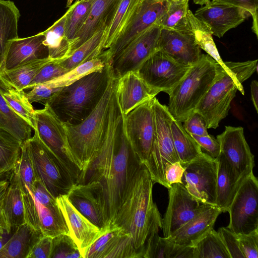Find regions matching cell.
<instances>
[{
    "label": "cell",
    "mask_w": 258,
    "mask_h": 258,
    "mask_svg": "<svg viewBox=\"0 0 258 258\" xmlns=\"http://www.w3.org/2000/svg\"><path fill=\"white\" fill-rule=\"evenodd\" d=\"M2 207L11 231L25 223L21 181L15 166L11 172L9 184L2 200Z\"/></svg>",
    "instance_id": "cell-29"
},
{
    "label": "cell",
    "mask_w": 258,
    "mask_h": 258,
    "mask_svg": "<svg viewBox=\"0 0 258 258\" xmlns=\"http://www.w3.org/2000/svg\"><path fill=\"white\" fill-rule=\"evenodd\" d=\"M153 184L149 171L143 164L132 178L109 226L119 227L129 233L142 257L150 234L162 227V219L153 200Z\"/></svg>",
    "instance_id": "cell-2"
},
{
    "label": "cell",
    "mask_w": 258,
    "mask_h": 258,
    "mask_svg": "<svg viewBox=\"0 0 258 258\" xmlns=\"http://www.w3.org/2000/svg\"><path fill=\"white\" fill-rule=\"evenodd\" d=\"M4 86L0 80V131L8 133L23 144L31 138L33 129L5 100L3 95Z\"/></svg>",
    "instance_id": "cell-34"
},
{
    "label": "cell",
    "mask_w": 258,
    "mask_h": 258,
    "mask_svg": "<svg viewBox=\"0 0 258 258\" xmlns=\"http://www.w3.org/2000/svg\"><path fill=\"white\" fill-rule=\"evenodd\" d=\"M15 167L18 171L21 185L30 190L36 177L26 142L22 145L21 154Z\"/></svg>",
    "instance_id": "cell-46"
},
{
    "label": "cell",
    "mask_w": 258,
    "mask_h": 258,
    "mask_svg": "<svg viewBox=\"0 0 258 258\" xmlns=\"http://www.w3.org/2000/svg\"><path fill=\"white\" fill-rule=\"evenodd\" d=\"M52 237L42 236L33 246L27 258H50Z\"/></svg>",
    "instance_id": "cell-52"
},
{
    "label": "cell",
    "mask_w": 258,
    "mask_h": 258,
    "mask_svg": "<svg viewBox=\"0 0 258 258\" xmlns=\"http://www.w3.org/2000/svg\"><path fill=\"white\" fill-rule=\"evenodd\" d=\"M221 213V210L216 206H210L166 238L176 244L193 247L213 228L217 218Z\"/></svg>",
    "instance_id": "cell-26"
},
{
    "label": "cell",
    "mask_w": 258,
    "mask_h": 258,
    "mask_svg": "<svg viewBox=\"0 0 258 258\" xmlns=\"http://www.w3.org/2000/svg\"><path fill=\"white\" fill-rule=\"evenodd\" d=\"M122 117L114 91L103 142L96 156L81 172L76 183L92 181L99 183L108 227L116 215L132 178L143 164L124 133Z\"/></svg>",
    "instance_id": "cell-1"
},
{
    "label": "cell",
    "mask_w": 258,
    "mask_h": 258,
    "mask_svg": "<svg viewBox=\"0 0 258 258\" xmlns=\"http://www.w3.org/2000/svg\"><path fill=\"white\" fill-rule=\"evenodd\" d=\"M68 71L59 64L58 60H53L41 69L26 89H32L40 84L58 77Z\"/></svg>",
    "instance_id": "cell-47"
},
{
    "label": "cell",
    "mask_w": 258,
    "mask_h": 258,
    "mask_svg": "<svg viewBox=\"0 0 258 258\" xmlns=\"http://www.w3.org/2000/svg\"><path fill=\"white\" fill-rule=\"evenodd\" d=\"M43 236L27 223L21 225L0 250V258H27L33 246Z\"/></svg>",
    "instance_id": "cell-30"
},
{
    "label": "cell",
    "mask_w": 258,
    "mask_h": 258,
    "mask_svg": "<svg viewBox=\"0 0 258 258\" xmlns=\"http://www.w3.org/2000/svg\"><path fill=\"white\" fill-rule=\"evenodd\" d=\"M159 47L172 59L185 65L194 64L202 54L191 31L161 29Z\"/></svg>",
    "instance_id": "cell-23"
},
{
    "label": "cell",
    "mask_w": 258,
    "mask_h": 258,
    "mask_svg": "<svg viewBox=\"0 0 258 258\" xmlns=\"http://www.w3.org/2000/svg\"><path fill=\"white\" fill-rule=\"evenodd\" d=\"M218 163L206 153L183 166L182 184L200 203L216 206V180Z\"/></svg>",
    "instance_id": "cell-11"
},
{
    "label": "cell",
    "mask_w": 258,
    "mask_h": 258,
    "mask_svg": "<svg viewBox=\"0 0 258 258\" xmlns=\"http://www.w3.org/2000/svg\"><path fill=\"white\" fill-rule=\"evenodd\" d=\"M144 0H120L108 25L104 50L113 45L124 31Z\"/></svg>",
    "instance_id": "cell-31"
},
{
    "label": "cell",
    "mask_w": 258,
    "mask_h": 258,
    "mask_svg": "<svg viewBox=\"0 0 258 258\" xmlns=\"http://www.w3.org/2000/svg\"><path fill=\"white\" fill-rule=\"evenodd\" d=\"M251 100L256 111H258V82L253 80L250 84Z\"/></svg>",
    "instance_id": "cell-55"
},
{
    "label": "cell",
    "mask_w": 258,
    "mask_h": 258,
    "mask_svg": "<svg viewBox=\"0 0 258 258\" xmlns=\"http://www.w3.org/2000/svg\"><path fill=\"white\" fill-rule=\"evenodd\" d=\"M183 122L184 128L190 135L205 136L209 135L204 119L197 112L195 111Z\"/></svg>",
    "instance_id": "cell-51"
},
{
    "label": "cell",
    "mask_w": 258,
    "mask_h": 258,
    "mask_svg": "<svg viewBox=\"0 0 258 258\" xmlns=\"http://www.w3.org/2000/svg\"><path fill=\"white\" fill-rule=\"evenodd\" d=\"M184 167L179 161L168 165L165 170V180L169 189L173 183H182Z\"/></svg>",
    "instance_id": "cell-54"
},
{
    "label": "cell",
    "mask_w": 258,
    "mask_h": 258,
    "mask_svg": "<svg viewBox=\"0 0 258 258\" xmlns=\"http://www.w3.org/2000/svg\"><path fill=\"white\" fill-rule=\"evenodd\" d=\"M188 2L170 0L166 12L158 23L161 29L191 31L187 19Z\"/></svg>",
    "instance_id": "cell-40"
},
{
    "label": "cell",
    "mask_w": 258,
    "mask_h": 258,
    "mask_svg": "<svg viewBox=\"0 0 258 258\" xmlns=\"http://www.w3.org/2000/svg\"><path fill=\"white\" fill-rule=\"evenodd\" d=\"M152 107L155 122V137L152 148L144 164L154 182L168 188L165 180L166 167L179 161L174 147L170 124L173 119L167 106L161 104L154 97Z\"/></svg>",
    "instance_id": "cell-7"
},
{
    "label": "cell",
    "mask_w": 258,
    "mask_h": 258,
    "mask_svg": "<svg viewBox=\"0 0 258 258\" xmlns=\"http://www.w3.org/2000/svg\"><path fill=\"white\" fill-rule=\"evenodd\" d=\"M3 237H0V250L2 248L4 244H5Z\"/></svg>",
    "instance_id": "cell-58"
},
{
    "label": "cell",
    "mask_w": 258,
    "mask_h": 258,
    "mask_svg": "<svg viewBox=\"0 0 258 258\" xmlns=\"http://www.w3.org/2000/svg\"><path fill=\"white\" fill-rule=\"evenodd\" d=\"M106 63H107L100 53L98 57L82 63L65 74L41 84L51 89L61 88L71 84L90 73L102 70Z\"/></svg>",
    "instance_id": "cell-39"
},
{
    "label": "cell",
    "mask_w": 258,
    "mask_h": 258,
    "mask_svg": "<svg viewBox=\"0 0 258 258\" xmlns=\"http://www.w3.org/2000/svg\"><path fill=\"white\" fill-rule=\"evenodd\" d=\"M170 0H144L131 23L115 43L102 52L110 64L114 56L145 30L158 22L166 12Z\"/></svg>",
    "instance_id": "cell-16"
},
{
    "label": "cell",
    "mask_w": 258,
    "mask_h": 258,
    "mask_svg": "<svg viewBox=\"0 0 258 258\" xmlns=\"http://www.w3.org/2000/svg\"><path fill=\"white\" fill-rule=\"evenodd\" d=\"M174 1H189V0H174Z\"/></svg>",
    "instance_id": "cell-61"
},
{
    "label": "cell",
    "mask_w": 258,
    "mask_h": 258,
    "mask_svg": "<svg viewBox=\"0 0 258 258\" xmlns=\"http://www.w3.org/2000/svg\"><path fill=\"white\" fill-rule=\"evenodd\" d=\"M94 1L77 0L66 12L65 35L70 41L71 46L86 21Z\"/></svg>",
    "instance_id": "cell-42"
},
{
    "label": "cell",
    "mask_w": 258,
    "mask_h": 258,
    "mask_svg": "<svg viewBox=\"0 0 258 258\" xmlns=\"http://www.w3.org/2000/svg\"><path fill=\"white\" fill-rule=\"evenodd\" d=\"M161 30L158 24L151 26L113 57L110 65L115 78L128 72L136 71L151 55L159 49Z\"/></svg>",
    "instance_id": "cell-15"
},
{
    "label": "cell",
    "mask_w": 258,
    "mask_h": 258,
    "mask_svg": "<svg viewBox=\"0 0 258 258\" xmlns=\"http://www.w3.org/2000/svg\"><path fill=\"white\" fill-rule=\"evenodd\" d=\"M3 95L11 109L25 120L34 130L35 110L28 100L26 93L24 90H19L5 84Z\"/></svg>",
    "instance_id": "cell-43"
},
{
    "label": "cell",
    "mask_w": 258,
    "mask_h": 258,
    "mask_svg": "<svg viewBox=\"0 0 258 258\" xmlns=\"http://www.w3.org/2000/svg\"><path fill=\"white\" fill-rule=\"evenodd\" d=\"M216 159L218 166L216 206L224 213L227 212L242 181L221 153Z\"/></svg>",
    "instance_id": "cell-28"
},
{
    "label": "cell",
    "mask_w": 258,
    "mask_h": 258,
    "mask_svg": "<svg viewBox=\"0 0 258 258\" xmlns=\"http://www.w3.org/2000/svg\"><path fill=\"white\" fill-rule=\"evenodd\" d=\"M108 24L102 25L91 38L76 49L69 57L58 60L59 64L70 71L98 57L104 50L103 45Z\"/></svg>",
    "instance_id": "cell-32"
},
{
    "label": "cell",
    "mask_w": 258,
    "mask_h": 258,
    "mask_svg": "<svg viewBox=\"0 0 258 258\" xmlns=\"http://www.w3.org/2000/svg\"><path fill=\"white\" fill-rule=\"evenodd\" d=\"M34 131L45 146L57 157L75 181L82 172L70 149L64 123L49 106L44 105L41 109L35 110Z\"/></svg>",
    "instance_id": "cell-9"
},
{
    "label": "cell",
    "mask_w": 258,
    "mask_h": 258,
    "mask_svg": "<svg viewBox=\"0 0 258 258\" xmlns=\"http://www.w3.org/2000/svg\"><path fill=\"white\" fill-rule=\"evenodd\" d=\"M56 201L63 216L70 235L82 255L84 250L106 230L98 228L78 211L69 201L67 195L58 196Z\"/></svg>",
    "instance_id": "cell-22"
},
{
    "label": "cell",
    "mask_w": 258,
    "mask_h": 258,
    "mask_svg": "<svg viewBox=\"0 0 258 258\" xmlns=\"http://www.w3.org/2000/svg\"><path fill=\"white\" fill-rule=\"evenodd\" d=\"M117 80L111 79L98 104L82 122L76 125L63 123L71 153L81 172L96 156L104 140Z\"/></svg>",
    "instance_id": "cell-5"
},
{
    "label": "cell",
    "mask_w": 258,
    "mask_h": 258,
    "mask_svg": "<svg viewBox=\"0 0 258 258\" xmlns=\"http://www.w3.org/2000/svg\"><path fill=\"white\" fill-rule=\"evenodd\" d=\"M83 258H140L131 235L121 228L110 226L87 248Z\"/></svg>",
    "instance_id": "cell-19"
},
{
    "label": "cell",
    "mask_w": 258,
    "mask_h": 258,
    "mask_svg": "<svg viewBox=\"0 0 258 258\" xmlns=\"http://www.w3.org/2000/svg\"><path fill=\"white\" fill-rule=\"evenodd\" d=\"M74 1V0H68L67 3V7H70L72 5V3H73Z\"/></svg>",
    "instance_id": "cell-60"
},
{
    "label": "cell",
    "mask_w": 258,
    "mask_h": 258,
    "mask_svg": "<svg viewBox=\"0 0 258 258\" xmlns=\"http://www.w3.org/2000/svg\"><path fill=\"white\" fill-rule=\"evenodd\" d=\"M220 64L202 53L185 75L168 94V109L176 120L184 121L192 114L216 79Z\"/></svg>",
    "instance_id": "cell-6"
},
{
    "label": "cell",
    "mask_w": 258,
    "mask_h": 258,
    "mask_svg": "<svg viewBox=\"0 0 258 258\" xmlns=\"http://www.w3.org/2000/svg\"><path fill=\"white\" fill-rule=\"evenodd\" d=\"M237 236L239 247L245 258H258V230Z\"/></svg>",
    "instance_id": "cell-49"
},
{
    "label": "cell",
    "mask_w": 258,
    "mask_h": 258,
    "mask_svg": "<svg viewBox=\"0 0 258 258\" xmlns=\"http://www.w3.org/2000/svg\"><path fill=\"white\" fill-rule=\"evenodd\" d=\"M49 57L24 63L11 70L0 72V80L7 86L24 90L46 64L53 60Z\"/></svg>",
    "instance_id": "cell-35"
},
{
    "label": "cell",
    "mask_w": 258,
    "mask_h": 258,
    "mask_svg": "<svg viewBox=\"0 0 258 258\" xmlns=\"http://www.w3.org/2000/svg\"><path fill=\"white\" fill-rule=\"evenodd\" d=\"M113 78L111 66L106 63L102 70L61 88L45 104L63 123L78 124L94 110Z\"/></svg>",
    "instance_id": "cell-3"
},
{
    "label": "cell",
    "mask_w": 258,
    "mask_h": 258,
    "mask_svg": "<svg viewBox=\"0 0 258 258\" xmlns=\"http://www.w3.org/2000/svg\"><path fill=\"white\" fill-rule=\"evenodd\" d=\"M170 127L175 150L179 162L184 166L201 155L203 151L193 137L185 130L181 122L173 119Z\"/></svg>",
    "instance_id": "cell-36"
},
{
    "label": "cell",
    "mask_w": 258,
    "mask_h": 258,
    "mask_svg": "<svg viewBox=\"0 0 258 258\" xmlns=\"http://www.w3.org/2000/svg\"><path fill=\"white\" fill-rule=\"evenodd\" d=\"M2 200L0 202V227L3 228L6 231V233L9 234L10 233L11 230L9 228L3 211L2 207Z\"/></svg>",
    "instance_id": "cell-57"
},
{
    "label": "cell",
    "mask_w": 258,
    "mask_h": 258,
    "mask_svg": "<svg viewBox=\"0 0 258 258\" xmlns=\"http://www.w3.org/2000/svg\"><path fill=\"white\" fill-rule=\"evenodd\" d=\"M26 142L36 179L54 198L67 195L75 181L57 157L40 139L36 131Z\"/></svg>",
    "instance_id": "cell-8"
},
{
    "label": "cell",
    "mask_w": 258,
    "mask_h": 258,
    "mask_svg": "<svg viewBox=\"0 0 258 258\" xmlns=\"http://www.w3.org/2000/svg\"><path fill=\"white\" fill-rule=\"evenodd\" d=\"M193 247L194 258H230L218 232L213 228Z\"/></svg>",
    "instance_id": "cell-41"
},
{
    "label": "cell",
    "mask_w": 258,
    "mask_h": 258,
    "mask_svg": "<svg viewBox=\"0 0 258 258\" xmlns=\"http://www.w3.org/2000/svg\"><path fill=\"white\" fill-rule=\"evenodd\" d=\"M218 232L230 258H245L239 247L236 234L224 227L219 228Z\"/></svg>",
    "instance_id": "cell-50"
},
{
    "label": "cell",
    "mask_w": 258,
    "mask_h": 258,
    "mask_svg": "<svg viewBox=\"0 0 258 258\" xmlns=\"http://www.w3.org/2000/svg\"><path fill=\"white\" fill-rule=\"evenodd\" d=\"M115 95L123 115L158 94L135 71H130L117 80Z\"/></svg>",
    "instance_id": "cell-25"
},
{
    "label": "cell",
    "mask_w": 258,
    "mask_h": 258,
    "mask_svg": "<svg viewBox=\"0 0 258 258\" xmlns=\"http://www.w3.org/2000/svg\"><path fill=\"white\" fill-rule=\"evenodd\" d=\"M244 10L252 19V30L258 36V0H212Z\"/></svg>",
    "instance_id": "cell-48"
},
{
    "label": "cell",
    "mask_w": 258,
    "mask_h": 258,
    "mask_svg": "<svg viewBox=\"0 0 258 258\" xmlns=\"http://www.w3.org/2000/svg\"><path fill=\"white\" fill-rule=\"evenodd\" d=\"M224 62L228 69L219 66L216 80L195 110L203 117L207 128L219 126V122L227 116L237 91L244 94L242 83L257 72V59Z\"/></svg>",
    "instance_id": "cell-4"
},
{
    "label": "cell",
    "mask_w": 258,
    "mask_h": 258,
    "mask_svg": "<svg viewBox=\"0 0 258 258\" xmlns=\"http://www.w3.org/2000/svg\"><path fill=\"white\" fill-rule=\"evenodd\" d=\"M5 233H6V231L3 228L0 227V237H3Z\"/></svg>",
    "instance_id": "cell-59"
},
{
    "label": "cell",
    "mask_w": 258,
    "mask_h": 258,
    "mask_svg": "<svg viewBox=\"0 0 258 258\" xmlns=\"http://www.w3.org/2000/svg\"><path fill=\"white\" fill-rule=\"evenodd\" d=\"M258 181L251 173L241 183L227 212L230 220L227 227L236 235L258 230Z\"/></svg>",
    "instance_id": "cell-10"
},
{
    "label": "cell",
    "mask_w": 258,
    "mask_h": 258,
    "mask_svg": "<svg viewBox=\"0 0 258 258\" xmlns=\"http://www.w3.org/2000/svg\"><path fill=\"white\" fill-rule=\"evenodd\" d=\"M50 258H83L80 250L69 234L52 237Z\"/></svg>",
    "instance_id": "cell-45"
},
{
    "label": "cell",
    "mask_w": 258,
    "mask_h": 258,
    "mask_svg": "<svg viewBox=\"0 0 258 258\" xmlns=\"http://www.w3.org/2000/svg\"><path fill=\"white\" fill-rule=\"evenodd\" d=\"M187 19L195 41L199 48L206 51L224 69H228L219 55L209 26L195 17L189 9L187 12Z\"/></svg>",
    "instance_id": "cell-38"
},
{
    "label": "cell",
    "mask_w": 258,
    "mask_h": 258,
    "mask_svg": "<svg viewBox=\"0 0 258 258\" xmlns=\"http://www.w3.org/2000/svg\"><path fill=\"white\" fill-rule=\"evenodd\" d=\"M67 197L74 207L98 228L104 231L109 228L104 214L101 187L98 182L76 184Z\"/></svg>",
    "instance_id": "cell-20"
},
{
    "label": "cell",
    "mask_w": 258,
    "mask_h": 258,
    "mask_svg": "<svg viewBox=\"0 0 258 258\" xmlns=\"http://www.w3.org/2000/svg\"><path fill=\"white\" fill-rule=\"evenodd\" d=\"M168 191V204L162 219V229L164 237L171 235L190 219L211 206L194 198L182 183L172 184Z\"/></svg>",
    "instance_id": "cell-17"
},
{
    "label": "cell",
    "mask_w": 258,
    "mask_h": 258,
    "mask_svg": "<svg viewBox=\"0 0 258 258\" xmlns=\"http://www.w3.org/2000/svg\"><path fill=\"white\" fill-rule=\"evenodd\" d=\"M119 1H94L86 21L71 44L70 56L91 38L102 25L104 23L109 24Z\"/></svg>",
    "instance_id": "cell-27"
},
{
    "label": "cell",
    "mask_w": 258,
    "mask_h": 258,
    "mask_svg": "<svg viewBox=\"0 0 258 258\" xmlns=\"http://www.w3.org/2000/svg\"><path fill=\"white\" fill-rule=\"evenodd\" d=\"M191 66L180 63L159 49L135 71L158 93L168 94L185 75Z\"/></svg>",
    "instance_id": "cell-13"
},
{
    "label": "cell",
    "mask_w": 258,
    "mask_h": 258,
    "mask_svg": "<svg viewBox=\"0 0 258 258\" xmlns=\"http://www.w3.org/2000/svg\"><path fill=\"white\" fill-rule=\"evenodd\" d=\"M9 172L0 173V202L3 199L9 184V178H4Z\"/></svg>",
    "instance_id": "cell-56"
},
{
    "label": "cell",
    "mask_w": 258,
    "mask_h": 258,
    "mask_svg": "<svg viewBox=\"0 0 258 258\" xmlns=\"http://www.w3.org/2000/svg\"><path fill=\"white\" fill-rule=\"evenodd\" d=\"M42 32L25 38H18L10 43L0 72L15 68L24 63L49 57L48 49L44 44Z\"/></svg>",
    "instance_id": "cell-24"
},
{
    "label": "cell",
    "mask_w": 258,
    "mask_h": 258,
    "mask_svg": "<svg viewBox=\"0 0 258 258\" xmlns=\"http://www.w3.org/2000/svg\"><path fill=\"white\" fill-rule=\"evenodd\" d=\"M21 186L25 223L43 236L53 237L61 234L70 235L56 199L46 203H39L34 199L29 188Z\"/></svg>",
    "instance_id": "cell-14"
},
{
    "label": "cell",
    "mask_w": 258,
    "mask_h": 258,
    "mask_svg": "<svg viewBox=\"0 0 258 258\" xmlns=\"http://www.w3.org/2000/svg\"><path fill=\"white\" fill-rule=\"evenodd\" d=\"M191 136L210 157L214 159L218 158L220 153V145L217 139L210 135L205 136Z\"/></svg>",
    "instance_id": "cell-53"
},
{
    "label": "cell",
    "mask_w": 258,
    "mask_h": 258,
    "mask_svg": "<svg viewBox=\"0 0 258 258\" xmlns=\"http://www.w3.org/2000/svg\"><path fill=\"white\" fill-rule=\"evenodd\" d=\"M66 14L54 22L42 33L44 36V44L48 49L49 57L53 59L61 60L69 57L71 44L65 35Z\"/></svg>",
    "instance_id": "cell-37"
},
{
    "label": "cell",
    "mask_w": 258,
    "mask_h": 258,
    "mask_svg": "<svg viewBox=\"0 0 258 258\" xmlns=\"http://www.w3.org/2000/svg\"><path fill=\"white\" fill-rule=\"evenodd\" d=\"M194 15L209 26L213 35L221 38L228 31L242 23L248 14L239 7L209 1Z\"/></svg>",
    "instance_id": "cell-21"
},
{
    "label": "cell",
    "mask_w": 258,
    "mask_h": 258,
    "mask_svg": "<svg viewBox=\"0 0 258 258\" xmlns=\"http://www.w3.org/2000/svg\"><path fill=\"white\" fill-rule=\"evenodd\" d=\"M220 153L243 181L253 173L254 155L246 141L242 127L226 126L224 132L217 136Z\"/></svg>",
    "instance_id": "cell-18"
},
{
    "label": "cell",
    "mask_w": 258,
    "mask_h": 258,
    "mask_svg": "<svg viewBox=\"0 0 258 258\" xmlns=\"http://www.w3.org/2000/svg\"><path fill=\"white\" fill-rule=\"evenodd\" d=\"M152 99L146 101L122 117L124 133L133 150L143 164L149 157L155 137Z\"/></svg>",
    "instance_id": "cell-12"
},
{
    "label": "cell",
    "mask_w": 258,
    "mask_h": 258,
    "mask_svg": "<svg viewBox=\"0 0 258 258\" xmlns=\"http://www.w3.org/2000/svg\"><path fill=\"white\" fill-rule=\"evenodd\" d=\"M20 12L14 2L0 0V66L11 41L19 38Z\"/></svg>",
    "instance_id": "cell-33"
},
{
    "label": "cell",
    "mask_w": 258,
    "mask_h": 258,
    "mask_svg": "<svg viewBox=\"0 0 258 258\" xmlns=\"http://www.w3.org/2000/svg\"><path fill=\"white\" fill-rule=\"evenodd\" d=\"M22 144L8 133L0 131V173L13 170L20 156Z\"/></svg>",
    "instance_id": "cell-44"
}]
</instances>
